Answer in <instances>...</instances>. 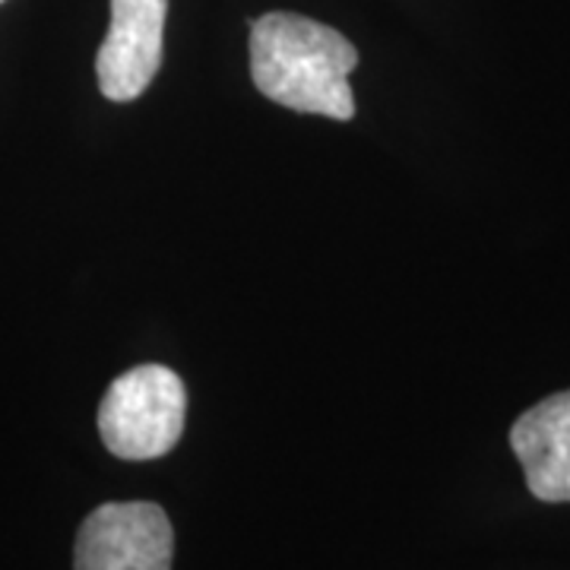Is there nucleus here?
I'll return each instance as SVG.
<instances>
[{"label": "nucleus", "instance_id": "1", "mask_svg": "<svg viewBox=\"0 0 570 570\" xmlns=\"http://www.w3.org/2000/svg\"><path fill=\"white\" fill-rule=\"evenodd\" d=\"M358 67V48L324 22L298 13H266L250 20V77L269 102L324 115L355 118L348 73Z\"/></svg>", "mask_w": 570, "mask_h": 570}, {"label": "nucleus", "instance_id": "2", "mask_svg": "<svg viewBox=\"0 0 570 570\" xmlns=\"http://www.w3.org/2000/svg\"><path fill=\"white\" fill-rule=\"evenodd\" d=\"M187 422L184 381L165 365H140L111 381L99 406V434L118 460H159L181 441Z\"/></svg>", "mask_w": 570, "mask_h": 570}, {"label": "nucleus", "instance_id": "3", "mask_svg": "<svg viewBox=\"0 0 570 570\" xmlns=\"http://www.w3.org/2000/svg\"><path fill=\"white\" fill-rule=\"evenodd\" d=\"M175 530L159 504L115 501L82 520L73 549L77 570H171Z\"/></svg>", "mask_w": 570, "mask_h": 570}, {"label": "nucleus", "instance_id": "4", "mask_svg": "<svg viewBox=\"0 0 570 570\" xmlns=\"http://www.w3.org/2000/svg\"><path fill=\"white\" fill-rule=\"evenodd\" d=\"M168 0H111V26L96 55V77L108 102H134L163 67Z\"/></svg>", "mask_w": 570, "mask_h": 570}, {"label": "nucleus", "instance_id": "5", "mask_svg": "<svg viewBox=\"0 0 570 570\" xmlns=\"http://www.w3.org/2000/svg\"><path fill=\"white\" fill-rule=\"evenodd\" d=\"M530 491L546 504H570V390L527 409L510 428Z\"/></svg>", "mask_w": 570, "mask_h": 570}, {"label": "nucleus", "instance_id": "6", "mask_svg": "<svg viewBox=\"0 0 570 570\" xmlns=\"http://www.w3.org/2000/svg\"><path fill=\"white\" fill-rule=\"evenodd\" d=\"M0 3H3V0H0Z\"/></svg>", "mask_w": 570, "mask_h": 570}]
</instances>
